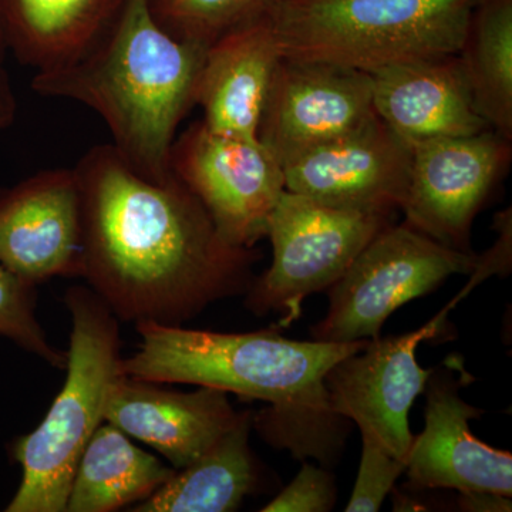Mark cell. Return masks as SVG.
<instances>
[{
    "label": "cell",
    "mask_w": 512,
    "mask_h": 512,
    "mask_svg": "<svg viewBox=\"0 0 512 512\" xmlns=\"http://www.w3.org/2000/svg\"><path fill=\"white\" fill-rule=\"evenodd\" d=\"M73 170L82 278L117 319L178 326L247 293L258 252L228 244L177 175L143 177L111 144L90 148Z\"/></svg>",
    "instance_id": "1"
},
{
    "label": "cell",
    "mask_w": 512,
    "mask_h": 512,
    "mask_svg": "<svg viewBox=\"0 0 512 512\" xmlns=\"http://www.w3.org/2000/svg\"><path fill=\"white\" fill-rule=\"evenodd\" d=\"M141 343L121 373L153 383L214 387L241 399L269 404L252 416L262 439L305 461L329 466L342 453L350 421L330 404L325 376L330 367L365 348L350 343L292 340L278 325L248 333H221L136 323Z\"/></svg>",
    "instance_id": "2"
},
{
    "label": "cell",
    "mask_w": 512,
    "mask_h": 512,
    "mask_svg": "<svg viewBox=\"0 0 512 512\" xmlns=\"http://www.w3.org/2000/svg\"><path fill=\"white\" fill-rule=\"evenodd\" d=\"M207 49L175 39L156 22L147 0H124L110 28L83 56L36 72L40 96L82 103L109 127L117 153L154 181L171 171V148L195 106Z\"/></svg>",
    "instance_id": "3"
},
{
    "label": "cell",
    "mask_w": 512,
    "mask_h": 512,
    "mask_svg": "<svg viewBox=\"0 0 512 512\" xmlns=\"http://www.w3.org/2000/svg\"><path fill=\"white\" fill-rule=\"evenodd\" d=\"M478 0H271L282 56L375 73L458 55Z\"/></svg>",
    "instance_id": "4"
},
{
    "label": "cell",
    "mask_w": 512,
    "mask_h": 512,
    "mask_svg": "<svg viewBox=\"0 0 512 512\" xmlns=\"http://www.w3.org/2000/svg\"><path fill=\"white\" fill-rule=\"evenodd\" d=\"M72 318L63 389L36 430L13 441L12 457L22 481L6 512H64L77 463L121 373L119 320L89 288L66 293Z\"/></svg>",
    "instance_id": "5"
},
{
    "label": "cell",
    "mask_w": 512,
    "mask_h": 512,
    "mask_svg": "<svg viewBox=\"0 0 512 512\" xmlns=\"http://www.w3.org/2000/svg\"><path fill=\"white\" fill-rule=\"evenodd\" d=\"M393 217L340 210L285 190L266 227L271 268L252 281L245 308L256 316L279 313L276 325L289 328L301 318L305 299L329 291Z\"/></svg>",
    "instance_id": "6"
},
{
    "label": "cell",
    "mask_w": 512,
    "mask_h": 512,
    "mask_svg": "<svg viewBox=\"0 0 512 512\" xmlns=\"http://www.w3.org/2000/svg\"><path fill=\"white\" fill-rule=\"evenodd\" d=\"M477 254L441 245L407 222L384 227L329 289L325 319L312 340L350 343L380 338L400 306L439 288L451 275L471 274Z\"/></svg>",
    "instance_id": "7"
},
{
    "label": "cell",
    "mask_w": 512,
    "mask_h": 512,
    "mask_svg": "<svg viewBox=\"0 0 512 512\" xmlns=\"http://www.w3.org/2000/svg\"><path fill=\"white\" fill-rule=\"evenodd\" d=\"M171 171L201 201L221 237L255 248L285 188L284 167L259 140L191 124L175 138Z\"/></svg>",
    "instance_id": "8"
},
{
    "label": "cell",
    "mask_w": 512,
    "mask_h": 512,
    "mask_svg": "<svg viewBox=\"0 0 512 512\" xmlns=\"http://www.w3.org/2000/svg\"><path fill=\"white\" fill-rule=\"evenodd\" d=\"M512 141L493 130L412 146L404 222L441 245L473 254L471 228L507 174Z\"/></svg>",
    "instance_id": "9"
},
{
    "label": "cell",
    "mask_w": 512,
    "mask_h": 512,
    "mask_svg": "<svg viewBox=\"0 0 512 512\" xmlns=\"http://www.w3.org/2000/svg\"><path fill=\"white\" fill-rule=\"evenodd\" d=\"M457 303L454 298L423 328L369 340L365 348L330 367L325 376L332 409L359 427L362 440L406 463L414 440L409 412L433 373L419 365L416 350L423 340L437 335Z\"/></svg>",
    "instance_id": "10"
},
{
    "label": "cell",
    "mask_w": 512,
    "mask_h": 512,
    "mask_svg": "<svg viewBox=\"0 0 512 512\" xmlns=\"http://www.w3.org/2000/svg\"><path fill=\"white\" fill-rule=\"evenodd\" d=\"M377 117L372 74L282 56L266 99L258 140L282 164L353 133Z\"/></svg>",
    "instance_id": "11"
},
{
    "label": "cell",
    "mask_w": 512,
    "mask_h": 512,
    "mask_svg": "<svg viewBox=\"0 0 512 512\" xmlns=\"http://www.w3.org/2000/svg\"><path fill=\"white\" fill-rule=\"evenodd\" d=\"M410 167L412 146L377 116L284 164L285 188L340 210L396 215Z\"/></svg>",
    "instance_id": "12"
},
{
    "label": "cell",
    "mask_w": 512,
    "mask_h": 512,
    "mask_svg": "<svg viewBox=\"0 0 512 512\" xmlns=\"http://www.w3.org/2000/svg\"><path fill=\"white\" fill-rule=\"evenodd\" d=\"M82 218L74 170L40 171L0 190V265L32 285L82 276Z\"/></svg>",
    "instance_id": "13"
},
{
    "label": "cell",
    "mask_w": 512,
    "mask_h": 512,
    "mask_svg": "<svg viewBox=\"0 0 512 512\" xmlns=\"http://www.w3.org/2000/svg\"><path fill=\"white\" fill-rule=\"evenodd\" d=\"M460 382L450 372L433 370L426 384L424 430L414 436L406 471L414 490L448 488L458 493L488 491L512 495V456L483 443L470 420L483 410L458 394Z\"/></svg>",
    "instance_id": "14"
},
{
    "label": "cell",
    "mask_w": 512,
    "mask_h": 512,
    "mask_svg": "<svg viewBox=\"0 0 512 512\" xmlns=\"http://www.w3.org/2000/svg\"><path fill=\"white\" fill-rule=\"evenodd\" d=\"M238 414L220 389L174 392L123 373L111 383L104 406L106 423L153 447L175 470L214 446Z\"/></svg>",
    "instance_id": "15"
},
{
    "label": "cell",
    "mask_w": 512,
    "mask_h": 512,
    "mask_svg": "<svg viewBox=\"0 0 512 512\" xmlns=\"http://www.w3.org/2000/svg\"><path fill=\"white\" fill-rule=\"evenodd\" d=\"M275 30L266 13L215 40L202 63L195 106L212 131L258 140L259 124L281 62Z\"/></svg>",
    "instance_id": "16"
},
{
    "label": "cell",
    "mask_w": 512,
    "mask_h": 512,
    "mask_svg": "<svg viewBox=\"0 0 512 512\" xmlns=\"http://www.w3.org/2000/svg\"><path fill=\"white\" fill-rule=\"evenodd\" d=\"M379 119L409 144L490 130L474 110L457 55L372 73Z\"/></svg>",
    "instance_id": "17"
},
{
    "label": "cell",
    "mask_w": 512,
    "mask_h": 512,
    "mask_svg": "<svg viewBox=\"0 0 512 512\" xmlns=\"http://www.w3.org/2000/svg\"><path fill=\"white\" fill-rule=\"evenodd\" d=\"M124 0H0V29L36 72L66 66L106 33Z\"/></svg>",
    "instance_id": "18"
},
{
    "label": "cell",
    "mask_w": 512,
    "mask_h": 512,
    "mask_svg": "<svg viewBox=\"0 0 512 512\" xmlns=\"http://www.w3.org/2000/svg\"><path fill=\"white\" fill-rule=\"evenodd\" d=\"M252 413L242 412L224 434L190 466L156 493L130 508L134 512H231L255 493L259 473L249 447Z\"/></svg>",
    "instance_id": "19"
},
{
    "label": "cell",
    "mask_w": 512,
    "mask_h": 512,
    "mask_svg": "<svg viewBox=\"0 0 512 512\" xmlns=\"http://www.w3.org/2000/svg\"><path fill=\"white\" fill-rule=\"evenodd\" d=\"M175 468L141 450L124 431L103 424L84 448L67 498V512H111L151 497Z\"/></svg>",
    "instance_id": "20"
},
{
    "label": "cell",
    "mask_w": 512,
    "mask_h": 512,
    "mask_svg": "<svg viewBox=\"0 0 512 512\" xmlns=\"http://www.w3.org/2000/svg\"><path fill=\"white\" fill-rule=\"evenodd\" d=\"M457 57L474 110L512 141V0H478Z\"/></svg>",
    "instance_id": "21"
},
{
    "label": "cell",
    "mask_w": 512,
    "mask_h": 512,
    "mask_svg": "<svg viewBox=\"0 0 512 512\" xmlns=\"http://www.w3.org/2000/svg\"><path fill=\"white\" fill-rule=\"evenodd\" d=\"M271 0H147L158 25L175 39L208 49L229 30L258 18Z\"/></svg>",
    "instance_id": "22"
},
{
    "label": "cell",
    "mask_w": 512,
    "mask_h": 512,
    "mask_svg": "<svg viewBox=\"0 0 512 512\" xmlns=\"http://www.w3.org/2000/svg\"><path fill=\"white\" fill-rule=\"evenodd\" d=\"M35 311L36 286L0 265V338L12 340L57 369H66L67 353L50 345Z\"/></svg>",
    "instance_id": "23"
},
{
    "label": "cell",
    "mask_w": 512,
    "mask_h": 512,
    "mask_svg": "<svg viewBox=\"0 0 512 512\" xmlns=\"http://www.w3.org/2000/svg\"><path fill=\"white\" fill-rule=\"evenodd\" d=\"M406 461L384 453L382 448L362 440V457L355 488L346 512H376L382 507L394 484L406 471Z\"/></svg>",
    "instance_id": "24"
},
{
    "label": "cell",
    "mask_w": 512,
    "mask_h": 512,
    "mask_svg": "<svg viewBox=\"0 0 512 512\" xmlns=\"http://www.w3.org/2000/svg\"><path fill=\"white\" fill-rule=\"evenodd\" d=\"M335 477L322 467L303 461L301 471L262 512H328L335 507Z\"/></svg>",
    "instance_id": "25"
},
{
    "label": "cell",
    "mask_w": 512,
    "mask_h": 512,
    "mask_svg": "<svg viewBox=\"0 0 512 512\" xmlns=\"http://www.w3.org/2000/svg\"><path fill=\"white\" fill-rule=\"evenodd\" d=\"M511 497L507 495L488 493V491H470L460 493L458 507L468 512H510Z\"/></svg>",
    "instance_id": "26"
},
{
    "label": "cell",
    "mask_w": 512,
    "mask_h": 512,
    "mask_svg": "<svg viewBox=\"0 0 512 512\" xmlns=\"http://www.w3.org/2000/svg\"><path fill=\"white\" fill-rule=\"evenodd\" d=\"M16 101L5 69L0 70V134L15 119Z\"/></svg>",
    "instance_id": "27"
},
{
    "label": "cell",
    "mask_w": 512,
    "mask_h": 512,
    "mask_svg": "<svg viewBox=\"0 0 512 512\" xmlns=\"http://www.w3.org/2000/svg\"><path fill=\"white\" fill-rule=\"evenodd\" d=\"M6 49H8V45H6L5 36H3L2 29H0V70L3 69V55H5Z\"/></svg>",
    "instance_id": "28"
}]
</instances>
